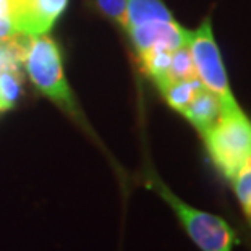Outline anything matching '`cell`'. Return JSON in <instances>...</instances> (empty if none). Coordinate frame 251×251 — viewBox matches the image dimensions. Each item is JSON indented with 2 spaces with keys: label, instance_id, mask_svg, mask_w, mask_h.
<instances>
[{
  "label": "cell",
  "instance_id": "cell-4",
  "mask_svg": "<svg viewBox=\"0 0 251 251\" xmlns=\"http://www.w3.org/2000/svg\"><path fill=\"white\" fill-rule=\"evenodd\" d=\"M188 49L193 57L198 79L206 89L214 93L222 102L224 110L237 109V99L232 94L230 84H228L226 65L221 57V50L212 33L211 18H206L201 26L188 33Z\"/></svg>",
  "mask_w": 251,
  "mask_h": 251
},
{
  "label": "cell",
  "instance_id": "cell-5",
  "mask_svg": "<svg viewBox=\"0 0 251 251\" xmlns=\"http://www.w3.org/2000/svg\"><path fill=\"white\" fill-rule=\"evenodd\" d=\"M68 0H8L15 31L25 36L47 34L65 12Z\"/></svg>",
  "mask_w": 251,
  "mask_h": 251
},
{
  "label": "cell",
  "instance_id": "cell-2",
  "mask_svg": "<svg viewBox=\"0 0 251 251\" xmlns=\"http://www.w3.org/2000/svg\"><path fill=\"white\" fill-rule=\"evenodd\" d=\"M202 140L217 170L232 181L251 156V120L240 107L222 110Z\"/></svg>",
  "mask_w": 251,
  "mask_h": 251
},
{
  "label": "cell",
  "instance_id": "cell-3",
  "mask_svg": "<svg viewBox=\"0 0 251 251\" xmlns=\"http://www.w3.org/2000/svg\"><path fill=\"white\" fill-rule=\"evenodd\" d=\"M146 185L172 207L186 233L201 251H232L235 232L222 217L186 204L177 195H174L156 175H149Z\"/></svg>",
  "mask_w": 251,
  "mask_h": 251
},
{
  "label": "cell",
  "instance_id": "cell-15",
  "mask_svg": "<svg viewBox=\"0 0 251 251\" xmlns=\"http://www.w3.org/2000/svg\"><path fill=\"white\" fill-rule=\"evenodd\" d=\"M0 112H2V107H0Z\"/></svg>",
  "mask_w": 251,
  "mask_h": 251
},
{
  "label": "cell",
  "instance_id": "cell-6",
  "mask_svg": "<svg viewBox=\"0 0 251 251\" xmlns=\"http://www.w3.org/2000/svg\"><path fill=\"white\" fill-rule=\"evenodd\" d=\"M133 42L136 54L148 50H177L188 42V29L181 28L175 20L149 21V23L130 26L125 29Z\"/></svg>",
  "mask_w": 251,
  "mask_h": 251
},
{
  "label": "cell",
  "instance_id": "cell-8",
  "mask_svg": "<svg viewBox=\"0 0 251 251\" xmlns=\"http://www.w3.org/2000/svg\"><path fill=\"white\" fill-rule=\"evenodd\" d=\"M170 20H174V17L162 0H126V28L149 21Z\"/></svg>",
  "mask_w": 251,
  "mask_h": 251
},
{
  "label": "cell",
  "instance_id": "cell-10",
  "mask_svg": "<svg viewBox=\"0 0 251 251\" xmlns=\"http://www.w3.org/2000/svg\"><path fill=\"white\" fill-rule=\"evenodd\" d=\"M21 73L18 65H10L0 70V107L2 112L10 110L21 96Z\"/></svg>",
  "mask_w": 251,
  "mask_h": 251
},
{
  "label": "cell",
  "instance_id": "cell-13",
  "mask_svg": "<svg viewBox=\"0 0 251 251\" xmlns=\"http://www.w3.org/2000/svg\"><path fill=\"white\" fill-rule=\"evenodd\" d=\"M94 2L100 13H104L120 28H126V0H94Z\"/></svg>",
  "mask_w": 251,
  "mask_h": 251
},
{
  "label": "cell",
  "instance_id": "cell-11",
  "mask_svg": "<svg viewBox=\"0 0 251 251\" xmlns=\"http://www.w3.org/2000/svg\"><path fill=\"white\" fill-rule=\"evenodd\" d=\"M190 79H198L196 68L193 63V57L188 49V44L178 47L177 50H174L172 60H170L169 73H167V81L162 86H165L167 83L174 81H190ZM161 86V88H162Z\"/></svg>",
  "mask_w": 251,
  "mask_h": 251
},
{
  "label": "cell",
  "instance_id": "cell-14",
  "mask_svg": "<svg viewBox=\"0 0 251 251\" xmlns=\"http://www.w3.org/2000/svg\"><path fill=\"white\" fill-rule=\"evenodd\" d=\"M18 33L15 31L8 12V0H0V44H7Z\"/></svg>",
  "mask_w": 251,
  "mask_h": 251
},
{
  "label": "cell",
  "instance_id": "cell-7",
  "mask_svg": "<svg viewBox=\"0 0 251 251\" xmlns=\"http://www.w3.org/2000/svg\"><path fill=\"white\" fill-rule=\"evenodd\" d=\"M222 102L214 93L202 86L181 112V115L193 125L201 136L216 124V120L222 114Z\"/></svg>",
  "mask_w": 251,
  "mask_h": 251
},
{
  "label": "cell",
  "instance_id": "cell-1",
  "mask_svg": "<svg viewBox=\"0 0 251 251\" xmlns=\"http://www.w3.org/2000/svg\"><path fill=\"white\" fill-rule=\"evenodd\" d=\"M31 83L58 107L78 117V105L67 81L60 47L47 34L31 36L26 46L23 62Z\"/></svg>",
  "mask_w": 251,
  "mask_h": 251
},
{
  "label": "cell",
  "instance_id": "cell-12",
  "mask_svg": "<svg viewBox=\"0 0 251 251\" xmlns=\"http://www.w3.org/2000/svg\"><path fill=\"white\" fill-rule=\"evenodd\" d=\"M233 188L238 196V201L242 204V209L247 216L248 222L251 224V156L245 161L242 169L235 175Z\"/></svg>",
  "mask_w": 251,
  "mask_h": 251
},
{
  "label": "cell",
  "instance_id": "cell-9",
  "mask_svg": "<svg viewBox=\"0 0 251 251\" xmlns=\"http://www.w3.org/2000/svg\"><path fill=\"white\" fill-rule=\"evenodd\" d=\"M202 88L200 79H190V81H174L167 83L165 86L159 88L162 93L165 102L177 112H183V109L191 102L196 93Z\"/></svg>",
  "mask_w": 251,
  "mask_h": 251
}]
</instances>
